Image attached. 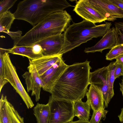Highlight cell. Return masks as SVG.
<instances>
[{
  "mask_svg": "<svg viewBox=\"0 0 123 123\" xmlns=\"http://www.w3.org/2000/svg\"><path fill=\"white\" fill-rule=\"evenodd\" d=\"M90 62L68 65L54 84L50 93L54 98L74 102L84 98L90 84Z\"/></svg>",
  "mask_w": 123,
  "mask_h": 123,
  "instance_id": "obj_1",
  "label": "cell"
},
{
  "mask_svg": "<svg viewBox=\"0 0 123 123\" xmlns=\"http://www.w3.org/2000/svg\"><path fill=\"white\" fill-rule=\"evenodd\" d=\"M72 20L66 10L51 14L24 35L14 40L13 46L31 45L47 37L61 34L70 25Z\"/></svg>",
  "mask_w": 123,
  "mask_h": 123,
  "instance_id": "obj_2",
  "label": "cell"
},
{
  "mask_svg": "<svg viewBox=\"0 0 123 123\" xmlns=\"http://www.w3.org/2000/svg\"><path fill=\"white\" fill-rule=\"evenodd\" d=\"M72 6L66 0H24L18 3L13 14L15 19L33 27L51 14Z\"/></svg>",
  "mask_w": 123,
  "mask_h": 123,
  "instance_id": "obj_3",
  "label": "cell"
},
{
  "mask_svg": "<svg viewBox=\"0 0 123 123\" xmlns=\"http://www.w3.org/2000/svg\"><path fill=\"white\" fill-rule=\"evenodd\" d=\"M112 25L111 22L96 25L83 20L70 25L64 32V42L61 54L70 51L93 38L103 37Z\"/></svg>",
  "mask_w": 123,
  "mask_h": 123,
  "instance_id": "obj_4",
  "label": "cell"
},
{
  "mask_svg": "<svg viewBox=\"0 0 123 123\" xmlns=\"http://www.w3.org/2000/svg\"><path fill=\"white\" fill-rule=\"evenodd\" d=\"M0 49L3 53L5 79L20 96L27 108H32L34 106V104L20 80L16 68L11 62L7 49L0 48Z\"/></svg>",
  "mask_w": 123,
  "mask_h": 123,
  "instance_id": "obj_5",
  "label": "cell"
},
{
  "mask_svg": "<svg viewBox=\"0 0 123 123\" xmlns=\"http://www.w3.org/2000/svg\"><path fill=\"white\" fill-rule=\"evenodd\" d=\"M48 103L50 109L49 123H66L73 120L75 117L74 102L56 99L51 96Z\"/></svg>",
  "mask_w": 123,
  "mask_h": 123,
  "instance_id": "obj_6",
  "label": "cell"
},
{
  "mask_svg": "<svg viewBox=\"0 0 123 123\" xmlns=\"http://www.w3.org/2000/svg\"><path fill=\"white\" fill-rule=\"evenodd\" d=\"M90 84L97 86L102 92L105 106L107 107L113 96L111 93L109 85L108 66L98 68L91 72L89 77Z\"/></svg>",
  "mask_w": 123,
  "mask_h": 123,
  "instance_id": "obj_7",
  "label": "cell"
},
{
  "mask_svg": "<svg viewBox=\"0 0 123 123\" xmlns=\"http://www.w3.org/2000/svg\"><path fill=\"white\" fill-rule=\"evenodd\" d=\"M29 60L28 71L25 72L22 76L25 81L27 92L32 91L31 95L35 96V100L37 102L40 98L41 88L43 87V83L35 66L31 60Z\"/></svg>",
  "mask_w": 123,
  "mask_h": 123,
  "instance_id": "obj_8",
  "label": "cell"
},
{
  "mask_svg": "<svg viewBox=\"0 0 123 123\" xmlns=\"http://www.w3.org/2000/svg\"><path fill=\"white\" fill-rule=\"evenodd\" d=\"M93 7L107 20L113 21L117 18H123V10L107 0H89Z\"/></svg>",
  "mask_w": 123,
  "mask_h": 123,
  "instance_id": "obj_9",
  "label": "cell"
},
{
  "mask_svg": "<svg viewBox=\"0 0 123 123\" xmlns=\"http://www.w3.org/2000/svg\"><path fill=\"white\" fill-rule=\"evenodd\" d=\"M64 42V35L61 34L47 37L33 44L40 45L42 49L43 56H52L61 55Z\"/></svg>",
  "mask_w": 123,
  "mask_h": 123,
  "instance_id": "obj_10",
  "label": "cell"
},
{
  "mask_svg": "<svg viewBox=\"0 0 123 123\" xmlns=\"http://www.w3.org/2000/svg\"><path fill=\"white\" fill-rule=\"evenodd\" d=\"M73 11L84 20L95 24L107 20L93 7L89 0L77 1Z\"/></svg>",
  "mask_w": 123,
  "mask_h": 123,
  "instance_id": "obj_11",
  "label": "cell"
},
{
  "mask_svg": "<svg viewBox=\"0 0 123 123\" xmlns=\"http://www.w3.org/2000/svg\"><path fill=\"white\" fill-rule=\"evenodd\" d=\"M68 66L65 63L62 57L40 76L43 83V90L50 93L54 84Z\"/></svg>",
  "mask_w": 123,
  "mask_h": 123,
  "instance_id": "obj_12",
  "label": "cell"
},
{
  "mask_svg": "<svg viewBox=\"0 0 123 123\" xmlns=\"http://www.w3.org/2000/svg\"><path fill=\"white\" fill-rule=\"evenodd\" d=\"M117 41L115 29L113 27L108 30L102 38L94 45L86 48L84 52L86 53H94L102 51L107 49H111L117 45Z\"/></svg>",
  "mask_w": 123,
  "mask_h": 123,
  "instance_id": "obj_13",
  "label": "cell"
},
{
  "mask_svg": "<svg viewBox=\"0 0 123 123\" xmlns=\"http://www.w3.org/2000/svg\"><path fill=\"white\" fill-rule=\"evenodd\" d=\"M87 101L93 111L104 108V101L101 91L96 86L90 84L89 89L86 93Z\"/></svg>",
  "mask_w": 123,
  "mask_h": 123,
  "instance_id": "obj_14",
  "label": "cell"
},
{
  "mask_svg": "<svg viewBox=\"0 0 123 123\" xmlns=\"http://www.w3.org/2000/svg\"><path fill=\"white\" fill-rule=\"evenodd\" d=\"M62 55L52 56H43L31 61L40 76L55 64L62 57Z\"/></svg>",
  "mask_w": 123,
  "mask_h": 123,
  "instance_id": "obj_15",
  "label": "cell"
},
{
  "mask_svg": "<svg viewBox=\"0 0 123 123\" xmlns=\"http://www.w3.org/2000/svg\"><path fill=\"white\" fill-rule=\"evenodd\" d=\"M91 108L87 101L84 102L80 99L74 102L73 108L75 116H76L79 120L89 121Z\"/></svg>",
  "mask_w": 123,
  "mask_h": 123,
  "instance_id": "obj_16",
  "label": "cell"
},
{
  "mask_svg": "<svg viewBox=\"0 0 123 123\" xmlns=\"http://www.w3.org/2000/svg\"><path fill=\"white\" fill-rule=\"evenodd\" d=\"M8 53L13 54L25 56L29 59L33 60L43 55L35 53L33 45L25 46H13L11 49H7Z\"/></svg>",
  "mask_w": 123,
  "mask_h": 123,
  "instance_id": "obj_17",
  "label": "cell"
},
{
  "mask_svg": "<svg viewBox=\"0 0 123 123\" xmlns=\"http://www.w3.org/2000/svg\"><path fill=\"white\" fill-rule=\"evenodd\" d=\"M33 111L37 123H49L50 109L48 103L45 105L37 103Z\"/></svg>",
  "mask_w": 123,
  "mask_h": 123,
  "instance_id": "obj_18",
  "label": "cell"
},
{
  "mask_svg": "<svg viewBox=\"0 0 123 123\" xmlns=\"http://www.w3.org/2000/svg\"><path fill=\"white\" fill-rule=\"evenodd\" d=\"M15 19L13 13L9 11L0 15V32L7 33L10 31L12 25Z\"/></svg>",
  "mask_w": 123,
  "mask_h": 123,
  "instance_id": "obj_19",
  "label": "cell"
},
{
  "mask_svg": "<svg viewBox=\"0 0 123 123\" xmlns=\"http://www.w3.org/2000/svg\"><path fill=\"white\" fill-rule=\"evenodd\" d=\"M6 96L1 95L0 100V123H12Z\"/></svg>",
  "mask_w": 123,
  "mask_h": 123,
  "instance_id": "obj_20",
  "label": "cell"
},
{
  "mask_svg": "<svg viewBox=\"0 0 123 123\" xmlns=\"http://www.w3.org/2000/svg\"><path fill=\"white\" fill-rule=\"evenodd\" d=\"M7 104L12 123H24V118L20 116L13 106L8 101Z\"/></svg>",
  "mask_w": 123,
  "mask_h": 123,
  "instance_id": "obj_21",
  "label": "cell"
},
{
  "mask_svg": "<svg viewBox=\"0 0 123 123\" xmlns=\"http://www.w3.org/2000/svg\"><path fill=\"white\" fill-rule=\"evenodd\" d=\"M123 54V44L117 45L111 48L106 55V59L112 60Z\"/></svg>",
  "mask_w": 123,
  "mask_h": 123,
  "instance_id": "obj_22",
  "label": "cell"
},
{
  "mask_svg": "<svg viewBox=\"0 0 123 123\" xmlns=\"http://www.w3.org/2000/svg\"><path fill=\"white\" fill-rule=\"evenodd\" d=\"M108 111L105 109V107L93 111L92 117L89 122L90 123H99L102 118L105 117Z\"/></svg>",
  "mask_w": 123,
  "mask_h": 123,
  "instance_id": "obj_23",
  "label": "cell"
},
{
  "mask_svg": "<svg viewBox=\"0 0 123 123\" xmlns=\"http://www.w3.org/2000/svg\"><path fill=\"white\" fill-rule=\"evenodd\" d=\"M114 25L117 41V45L123 44V22H116Z\"/></svg>",
  "mask_w": 123,
  "mask_h": 123,
  "instance_id": "obj_24",
  "label": "cell"
},
{
  "mask_svg": "<svg viewBox=\"0 0 123 123\" xmlns=\"http://www.w3.org/2000/svg\"><path fill=\"white\" fill-rule=\"evenodd\" d=\"M109 76V81L111 92L113 95L114 93L113 90V83L115 79V62L111 63L108 66Z\"/></svg>",
  "mask_w": 123,
  "mask_h": 123,
  "instance_id": "obj_25",
  "label": "cell"
},
{
  "mask_svg": "<svg viewBox=\"0 0 123 123\" xmlns=\"http://www.w3.org/2000/svg\"><path fill=\"white\" fill-rule=\"evenodd\" d=\"M8 82L5 79L3 61V53L0 50V92L4 86Z\"/></svg>",
  "mask_w": 123,
  "mask_h": 123,
  "instance_id": "obj_26",
  "label": "cell"
},
{
  "mask_svg": "<svg viewBox=\"0 0 123 123\" xmlns=\"http://www.w3.org/2000/svg\"><path fill=\"white\" fill-rule=\"evenodd\" d=\"M17 0H4L0 2V15L8 11L14 4Z\"/></svg>",
  "mask_w": 123,
  "mask_h": 123,
  "instance_id": "obj_27",
  "label": "cell"
},
{
  "mask_svg": "<svg viewBox=\"0 0 123 123\" xmlns=\"http://www.w3.org/2000/svg\"><path fill=\"white\" fill-rule=\"evenodd\" d=\"M115 66L114 74L116 79L121 76L123 75V65L116 61L115 62Z\"/></svg>",
  "mask_w": 123,
  "mask_h": 123,
  "instance_id": "obj_28",
  "label": "cell"
},
{
  "mask_svg": "<svg viewBox=\"0 0 123 123\" xmlns=\"http://www.w3.org/2000/svg\"><path fill=\"white\" fill-rule=\"evenodd\" d=\"M7 34L13 40H14L22 36V32L20 30L16 31H10Z\"/></svg>",
  "mask_w": 123,
  "mask_h": 123,
  "instance_id": "obj_29",
  "label": "cell"
},
{
  "mask_svg": "<svg viewBox=\"0 0 123 123\" xmlns=\"http://www.w3.org/2000/svg\"><path fill=\"white\" fill-rule=\"evenodd\" d=\"M109 3L114 4L123 10V0H107Z\"/></svg>",
  "mask_w": 123,
  "mask_h": 123,
  "instance_id": "obj_30",
  "label": "cell"
},
{
  "mask_svg": "<svg viewBox=\"0 0 123 123\" xmlns=\"http://www.w3.org/2000/svg\"><path fill=\"white\" fill-rule=\"evenodd\" d=\"M116 61L123 65V54L117 57L116 59Z\"/></svg>",
  "mask_w": 123,
  "mask_h": 123,
  "instance_id": "obj_31",
  "label": "cell"
},
{
  "mask_svg": "<svg viewBox=\"0 0 123 123\" xmlns=\"http://www.w3.org/2000/svg\"><path fill=\"white\" fill-rule=\"evenodd\" d=\"M66 123H90L89 121H82L79 120L75 121H71Z\"/></svg>",
  "mask_w": 123,
  "mask_h": 123,
  "instance_id": "obj_32",
  "label": "cell"
},
{
  "mask_svg": "<svg viewBox=\"0 0 123 123\" xmlns=\"http://www.w3.org/2000/svg\"><path fill=\"white\" fill-rule=\"evenodd\" d=\"M120 121L123 123V110H121L120 114L118 116Z\"/></svg>",
  "mask_w": 123,
  "mask_h": 123,
  "instance_id": "obj_33",
  "label": "cell"
},
{
  "mask_svg": "<svg viewBox=\"0 0 123 123\" xmlns=\"http://www.w3.org/2000/svg\"><path fill=\"white\" fill-rule=\"evenodd\" d=\"M120 86V89L121 91L122 92L123 96V78L122 80V82L119 83ZM121 110H123V107Z\"/></svg>",
  "mask_w": 123,
  "mask_h": 123,
  "instance_id": "obj_34",
  "label": "cell"
},
{
  "mask_svg": "<svg viewBox=\"0 0 123 123\" xmlns=\"http://www.w3.org/2000/svg\"></svg>",
  "mask_w": 123,
  "mask_h": 123,
  "instance_id": "obj_35",
  "label": "cell"
}]
</instances>
